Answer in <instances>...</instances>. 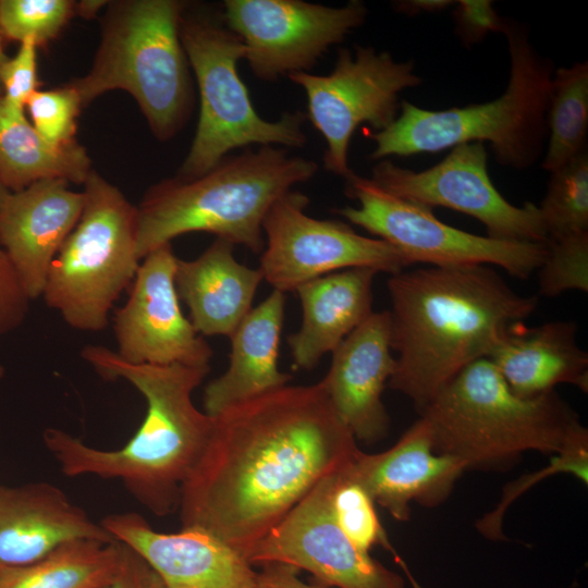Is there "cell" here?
<instances>
[{
	"mask_svg": "<svg viewBox=\"0 0 588 588\" xmlns=\"http://www.w3.org/2000/svg\"><path fill=\"white\" fill-rule=\"evenodd\" d=\"M213 417L209 440L185 480L179 513L246 559L324 477L359 451L320 382L285 385Z\"/></svg>",
	"mask_w": 588,
	"mask_h": 588,
	"instance_id": "obj_1",
	"label": "cell"
},
{
	"mask_svg": "<svg viewBox=\"0 0 588 588\" xmlns=\"http://www.w3.org/2000/svg\"><path fill=\"white\" fill-rule=\"evenodd\" d=\"M387 286L390 345L397 353L388 385L418 411L463 368L488 358L538 304L488 265L402 270Z\"/></svg>",
	"mask_w": 588,
	"mask_h": 588,
	"instance_id": "obj_2",
	"label": "cell"
},
{
	"mask_svg": "<svg viewBox=\"0 0 588 588\" xmlns=\"http://www.w3.org/2000/svg\"><path fill=\"white\" fill-rule=\"evenodd\" d=\"M81 356L102 379L130 382L146 400V416L118 450L90 446L59 428L44 431L46 448L69 477L118 479L156 516L175 512L213 427V417L192 399L210 366L131 364L103 345H87Z\"/></svg>",
	"mask_w": 588,
	"mask_h": 588,
	"instance_id": "obj_3",
	"label": "cell"
},
{
	"mask_svg": "<svg viewBox=\"0 0 588 588\" xmlns=\"http://www.w3.org/2000/svg\"><path fill=\"white\" fill-rule=\"evenodd\" d=\"M318 164L287 149L260 146L228 155L207 173L173 177L152 186L136 207V250L142 260L161 245L206 232L261 253L264 219L296 184L313 179Z\"/></svg>",
	"mask_w": 588,
	"mask_h": 588,
	"instance_id": "obj_4",
	"label": "cell"
},
{
	"mask_svg": "<svg viewBox=\"0 0 588 588\" xmlns=\"http://www.w3.org/2000/svg\"><path fill=\"white\" fill-rule=\"evenodd\" d=\"M418 412L434 453L468 469L503 466L528 451L559 454L583 426L555 391L515 395L489 358L463 368Z\"/></svg>",
	"mask_w": 588,
	"mask_h": 588,
	"instance_id": "obj_5",
	"label": "cell"
},
{
	"mask_svg": "<svg viewBox=\"0 0 588 588\" xmlns=\"http://www.w3.org/2000/svg\"><path fill=\"white\" fill-rule=\"evenodd\" d=\"M511 76L499 98L481 105L425 110L403 100L401 114L384 130L367 135L376 143L370 159L436 152L464 143L491 144L497 161L529 167L541 152L551 93L552 65L540 57L522 26L503 23Z\"/></svg>",
	"mask_w": 588,
	"mask_h": 588,
	"instance_id": "obj_6",
	"label": "cell"
},
{
	"mask_svg": "<svg viewBox=\"0 0 588 588\" xmlns=\"http://www.w3.org/2000/svg\"><path fill=\"white\" fill-rule=\"evenodd\" d=\"M110 3L91 69L70 84L83 106L106 91L130 93L154 135L167 140L182 128L193 106L189 64L180 36L186 4L177 0Z\"/></svg>",
	"mask_w": 588,
	"mask_h": 588,
	"instance_id": "obj_7",
	"label": "cell"
},
{
	"mask_svg": "<svg viewBox=\"0 0 588 588\" xmlns=\"http://www.w3.org/2000/svg\"><path fill=\"white\" fill-rule=\"evenodd\" d=\"M186 10V9H185ZM181 41L199 91V118L194 139L177 176L193 179L216 167L230 151L258 144L301 148L306 145V114L283 113L268 121L256 111L237 72L245 57L242 39L222 20L186 14L180 23Z\"/></svg>",
	"mask_w": 588,
	"mask_h": 588,
	"instance_id": "obj_8",
	"label": "cell"
},
{
	"mask_svg": "<svg viewBox=\"0 0 588 588\" xmlns=\"http://www.w3.org/2000/svg\"><path fill=\"white\" fill-rule=\"evenodd\" d=\"M81 218L52 261L42 297L72 329L102 331L109 313L132 284L136 250V206L91 171L84 183Z\"/></svg>",
	"mask_w": 588,
	"mask_h": 588,
	"instance_id": "obj_9",
	"label": "cell"
},
{
	"mask_svg": "<svg viewBox=\"0 0 588 588\" xmlns=\"http://www.w3.org/2000/svg\"><path fill=\"white\" fill-rule=\"evenodd\" d=\"M345 194L358 207L347 206L336 213L396 247L412 266L488 265L527 279L548 253V242L503 241L451 226L439 220L432 208L401 198L354 172L345 179Z\"/></svg>",
	"mask_w": 588,
	"mask_h": 588,
	"instance_id": "obj_10",
	"label": "cell"
},
{
	"mask_svg": "<svg viewBox=\"0 0 588 588\" xmlns=\"http://www.w3.org/2000/svg\"><path fill=\"white\" fill-rule=\"evenodd\" d=\"M289 78L307 97V114L326 140L323 167L344 180L353 171L348 148L353 133L362 123L377 131L397 117L399 94L420 84L412 62H399L387 51L355 46L338 51L333 70L326 75L299 72Z\"/></svg>",
	"mask_w": 588,
	"mask_h": 588,
	"instance_id": "obj_11",
	"label": "cell"
},
{
	"mask_svg": "<svg viewBox=\"0 0 588 588\" xmlns=\"http://www.w3.org/2000/svg\"><path fill=\"white\" fill-rule=\"evenodd\" d=\"M309 198L289 191L269 208L262 231L265 247L259 270L274 290L286 293L299 285L351 268L397 273L412 266L396 247L381 238L358 234L347 223L309 217Z\"/></svg>",
	"mask_w": 588,
	"mask_h": 588,
	"instance_id": "obj_12",
	"label": "cell"
},
{
	"mask_svg": "<svg viewBox=\"0 0 588 588\" xmlns=\"http://www.w3.org/2000/svg\"><path fill=\"white\" fill-rule=\"evenodd\" d=\"M221 16L243 41L249 70L260 81L309 72L366 20L364 2L328 7L304 0H225Z\"/></svg>",
	"mask_w": 588,
	"mask_h": 588,
	"instance_id": "obj_13",
	"label": "cell"
},
{
	"mask_svg": "<svg viewBox=\"0 0 588 588\" xmlns=\"http://www.w3.org/2000/svg\"><path fill=\"white\" fill-rule=\"evenodd\" d=\"M370 179L401 198L474 217L485 225L489 237L548 242L539 207L532 203L514 206L492 184L482 143L456 145L442 161L419 172L382 159L372 168Z\"/></svg>",
	"mask_w": 588,
	"mask_h": 588,
	"instance_id": "obj_14",
	"label": "cell"
},
{
	"mask_svg": "<svg viewBox=\"0 0 588 588\" xmlns=\"http://www.w3.org/2000/svg\"><path fill=\"white\" fill-rule=\"evenodd\" d=\"M336 473L322 478L254 546L248 562L292 565L331 588H405L399 573L356 548L338 525L331 503Z\"/></svg>",
	"mask_w": 588,
	"mask_h": 588,
	"instance_id": "obj_15",
	"label": "cell"
},
{
	"mask_svg": "<svg viewBox=\"0 0 588 588\" xmlns=\"http://www.w3.org/2000/svg\"><path fill=\"white\" fill-rule=\"evenodd\" d=\"M171 243L143 258L126 303L115 310L117 354L131 364L208 367L213 351L180 307Z\"/></svg>",
	"mask_w": 588,
	"mask_h": 588,
	"instance_id": "obj_16",
	"label": "cell"
},
{
	"mask_svg": "<svg viewBox=\"0 0 588 588\" xmlns=\"http://www.w3.org/2000/svg\"><path fill=\"white\" fill-rule=\"evenodd\" d=\"M100 524L140 555L164 588H253L257 572L248 560L201 528L160 532L134 512L110 514Z\"/></svg>",
	"mask_w": 588,
	"mask_h": 588,
	"instance_id": "obj_17",
	"label": "cell"
},
{
	"mask_svg": "<svg viewBox=\"0 0 588 588\" xmlns=\"http://www.w3.org/2000/svg\"><path fill=\"white\" fill-rule=\"evenodd\" d=\"M466 469L464 461L434 453L430 426L420 417L387 451L367 454L359 450L343 473L393 518L407 522L412 502L438 506Z\"/></svg>",
	"mask_w": 588,
	"mask_h": 588,
	"instance_id": "obj_18",
	"label": "cell"
},
{
	"mask_svg": "<svg viewBox=\"0 0 588 588\" xmlns=\"http://www.w3.org/2000/svg\"><path fill=\"white\" fill-rule=\"evenodd\" d=\"M84 201L83 192L51 179L10 193L0 207V246L32 301L42 295L50 266L76 226Z\"/></svg>",
	"mask_w": 588,
	"mask_h": 588,
	"instance_id": "obj_19",
	"label": "cell"
},
{
	"mask_svg": "<svg viewBox=\"0 0 588 588\" xmlns=\"http://www.w3.org/2000/svg\"><path fill=\"white\" fill-rule=\"evenodd\" d=\"M389 313H372L332 352L319 381L335 412L356 440L375 443L390 426L382 402L396 359L391 354Z\"/></svg>",
	"mask_w": 588,
	"mask_h": 588,
	"instance_id": "obj_20",
	"label": "cell"
},
{
	"mask_svg": "<svg viewBox=\"0 0 588 588\" xmlns=\"http://www.w3.org/2000/svg\"><path fill=\"white\" fill-rule=\"evenodd\" d=\"M78 538L117 541L52 483L0 485V565H32Z\"/></svg>",
	"mask_w": 588,
	"mask_h": 588,
	"instance_id": "obj_21",
	"label": "cell"
},
{
	"mask_svg": "<svg viewBox=\"0 0 588 588\" xmlns=\"http://www.w3.org/2000/svg\"><path fill=\"white\" fill-rule=\"evenodd\" d=\"M233 247L231 242L216 237L197 258H177L175 289L201 336L230 338L250 311L264 280L258 268H248L235 259Z\"/></svg>",
	"mask_w": 588,
	"mask_h": 588,
	"instance_id": "obj_22",
	"label": "cell"
},
{
	"mask_svg": "<svg viewBox=\"0 0 588 588\" xmlns=\"http://www.w3.org/2000/svg\"><path fill=\"white\" fill-rule=\"evenodd\" d=\"M377 273L372 268H351L310 280L295 290L302 323L287 338L295 369H313L373 313L372 283Z\"/></svg>",
	"mask_w": 588,
	"mask_h": 588,
	"instance_id": "obj_23",
	"label": "cell"
},
{
	"mask_svg": "<svg viewBox=\"0 0 588 588\" xmlns=\"http://www.w3.org/2000/svg\"><path fill=\"white\" fill-rule=\"evenodd\" d=\"M510 390L532 399L568 383L588 391V354L577 343V324L556 320L515 326L488 357Z\"/></svg>",
	"mask_w": 588,
	"mask_h": 588,
	"instance_id": "obj_24",
	"label": "cell"
},
{
	"mask_svg": "<svg viewBox=\"0 0 588 588\" xmlns=\"http://www.w3.org/2000/svg\"><path fill=\"white\" fill-rule=\"evenodd\" d=\"M285 298V293L273 290L232 333L229 367L205 388V413L215 416L229 406L287 385L291 375L278 367Z\"/></svg>",
	"mask_w": 588,
	"mask_h": 588,
	"instance_id": "obj_25",
	"label": "cell"
},
{
	"mask_svg": "<svg viewBox=\"0 0 588 588\" xmlns=\"http://www.w3.org/2000/svg\"><path fill=\"white\" fill-rule=\"evenodd\" d=\"M91 171L83 146L77 143L65 147L51 145L28 122L25 113L10 111L0 97V182L10 193L41 180L84 184Z\"/></svg>",
	"mask_w": 588,
	"mask_h": 588,
	"instance_id": "obj_26",
	"label": "cell"
},
{
	"mask_svg": "<svg viewBox=\"0 0 588 588\" xmlns=\"http://www.w3.org/2000/svg\"><path fill=\"white\" fill-rule=\"evenodd\" d=\"M122 562V543L78 538L24 566L9 588H108Z\"/></svg>",
	"mask_w": 588,
	"mask_h": 588,
	"instance_id": "obj_27",
	"label": "cell"
},
{
	"mask_svg": "<svg viewBox=\"0 0 588 588\" xmlns=\"http://www.w3.org/2000/svg\"><path fill=\"white\" fill-rule=\"evenodd\" d=\"M546 123L550 137L542 168L553 172L584 151L588 128L587 62L555 71Z\"/></svg>",
	"mask_w": 588,
	"mask_h": 588,
	"instance_id": "obj_28",
	"label": "cell"
},
{
	"mask_svg": "<svg viewBox=\"0 0 588 588\" xmlns=\"http://www.w3.org/2000/svg\"><path fill=\"white\" fill-rule=\"evenodd\" d=\"M551 173L539 207L549 240L588 232V155L581 151Z\"/></svg>",
	"mask_w": 588,
	"mask_h": 588,
	"instance_id": "obj_29",
	"label": "cell"
},
{
	"mask_svg": "<svg viewBox=\"0 0 588 588\" xmlns=\"http://www.w3.org/2000/svg\"><path fill=\"white\" fill-rule=\"evenodd\" d=\"M343 469L335 475L331 498L333 514L342 531L360 551L369 553L371 548L381 546L391 552L412 587L422 588L390 542L377 515L373 500L359 485L347 479Z\"/></svg>",
	"mask_w": 588,
	"mask_h": 588,
	"instance_id": "obj_30",
	"label": "cell"
},
{
	"mask_svg": "<svg viewBox=\"0 0 588 588\" xmlns=\"http://www.w3.org/2000/svg\"><path fill=\"white\" fill-rule=\"evenodd\" d=\"M74 8L69 0H0V33L10 40L46 44L60 33Z\"/></svg>",
	"mask_w": 588,
	"mask_h": 588,
	"instance_id": "obj_31",
	"label": "cell"
},
{
	"mask_svg": "<svg viewBox=\"0 0 588 588\" xmlns=\"http://www.w3.org/2000/svg\"><path fill=\"white\" fill-rule=\"evenodd\" d=\"M538 268L539 294L555 297L566 291L588 292V232L548 241Z\"/></svg>",
	"mask_w": 588,
	"mask_h": 588,
	"instance_id": "obj_32",
	"label": "cell"
},
{
	"mask_svg": "<svg viewBox=\"0 0 588 588\" xmlns=\"http://www.w3.org/2000/svg\"><path fill=\"white\" fill-rule=\"evenodd\" d=\"M559 473L575 475L587 485L588 481V431L581 426L572 437L565 448L556 454L551 464L539 473L530 475L529 478L517 480L504 489L503 497L499 505L489 514L485 515L478 523V530L492 540L504 539L502 532V520L507 506L530 485L541 477Z\"/></svg>",
	"mask_w": 588,
	"mask_h": 588,
	"instance_id": "obj_33",
	"label": "cell"
},
{
	"mask_svg": "<svg viewBox=\"0 0 588 588\" xmlns=\"http://www.w3.org/2000/svg\"><path fill=\"white\" fill-rule=\"evenodd\" d=\"M82 107L78 93L69 84L56 89H37L25 108L42 138L53 146L65 147L76 143V119Z\"/></svg>",
	"mask_w": 588,
	"mask_h": 588,
	"instance_id": "obj_34",
	"label": "cell"
},
{
	"mask_svg": "<svg viewBox=\"0 0 588 588\" xmlns=\"http://www.w3.org/2000/svg\"><path fill=\"white\" fill-rule=\"evenodd\" d=\"M37 47L32 39L20 42L16 54L9 57L2 66L1 98L12 112L24 113L28 99L37 90Z\"/></svg>",
	"mask_w": 588,
	"mask_h": 588,
	"instance_id": "obj_35",
	"label": "cell"
},
{
	"mask_svg": "<svg viewBox=\"0 0 588 588\" xmlns=\"http://www.w3.org/2000/svg\"><path fill=\"white\" fill-rule=\"evenodd\" d=\"M30 301L0 246V335L10 333L23 324Z\"/></svg>",
	"mask_w": 588,
	"mask_h": 588,
	"instance_id": "obj_36",
	"label": "cell"
},
{
	"mask_svg": "<svg viewBox=\"0 0 588 588\" xmlns=\"http://www.w3.org/2000/svg\"><path fill=\"white\" fill-rule=\"evenodd\" d=\"M491 3L486 0L458 1L455 19L463 40L473 44L489 32H502L504 21L498 16Z\"/></svg>",
	"mask_w": 588,
	"mask_h": 588,
	"instance_id": "obj_37",
	"label": "cell"
},
{
	"mask_svg": "<svg viewBox=\"0 0 588 588\" xmlns=\"http://www.w3.org/2000/svg\"><path fill=\"white\" fill-rule=\"evenodd\" d=\"M120 542V541H119ZM122 543V542H121ZM109 588H164L160 577L146 561L122 543V562Z\"/></svg>",
	"mask_w": 588,
	"mask_h": 588,
	"instance_id": "obj_38",
	"label": "cell"
},
{
	"mask_svg": "<svg viewBox=\"0 0 588 588\" xmlns=\"http://www.w3.org/2000/svg\"><path fill=\"white\" fill-rule=\"evenodd\" d=\"M256 573L253 588H331L310 585L299 578V569L282 563H265Z\"/></svg>",
	"mask_w": 588,
	"mask_h": 588,
	"instance_id": "obj_39",
	"label": "cell"
},
{
	"mask_svg": "<svg viewBox=\"0 0 588 588\" xmlns=\"http://www.w3.org/2000/svg\"><path fill=\"white\" fill-rule=\"evenodd\" d=\"M452 1L446 0H415V1H399L397 4H394V7L397 9V11L406 13V14H416L420 11L424 12H436L441 11L449 5H451Z\"/></svg>",
	"mask_w": 588,
	"mask_h": 588,
	"instance_id": "obj_40",
	"label": "cell"
},
{
	"mask_svg": "<svg viewBox=\"0 0 588 588\" xmlns=\"http://www.w3.org/2000/svg\"><path fill=\"white\" fill-rule=\"evenodd\" d=\"M108 1L101 0H84L79 4H75L77 13L85 17L91 19L98 13V11L106 4Z\"/></svg>",
	"mask_w": 588,
	"mask_h": 588,
	"instance_id": "obj_41",
	"label": "cell"
},
{
	"mask_svg": "<svg viewBox=\"0 0 588 588\" xmlns=\"http://www.w3.org/2000/svg\"><path fill=\"white\" fill-rule=\"evenodd\" d=\"M22 568L0 565V588H9L20 575Z\"/></svg>",
	"mask_w": 588,
	"mask_h": 588,
	"instance_id": "obj_42",
	"label": "cell"
},
{
	"mask_svg": "<svg viewBox=\"0 0 588 588\" xmlns=\"http://www.w3.org/2000/svg\"><path fill=\"white\" fill-rule=\"evenodd\" d=\"M8 59H9V57L7 56V53L4 51V48H3V37L1 35V33H0V74H1L2 66L4 65V63L7 62ZM0 97H2L1 79H0Z\"/></svg>",
	"mask_w": 588,
	"mask_h": 588,
	"instance_id": "obj_43",
	"label": "cell"
},
{
	"mask_svg": "<svg viewBox=\"0 0 588 588\" xmlns=\"http://www.w3.org/2000/svg\"><path fill=\"white\" fill-rule=\"evenodd\" d=\"M10 192L4 187V185L0 182V207L3 205L4 200L9 196Z\"/></svg>",
	"mask_w": 588,
	"mask_h": 588,
	"instance_id": "obj_44",
	"label": "cell"
},
{
	"mask_svg": "<svg viewBox=\"0 0 588 588\" xmlns=\"http://www.w3.org/2000/svg\"><path fill=\"white\" fill-rule=\"evenodd\" d=\"M4 375H5V368L2 365H0V381L3 379Z\"/></svg>",
	"mask_w": 588,
	"mask_h": 588,
	"instance_id": "obj_45",
	"label": "cell"
},
{
	"mask_svg": "<svg viewBox=\"0 0 588 588\" xmlns=\"http://www.w3.org/2000/svg\"><path fill=\"white\" fill-rule=\"evenodd\" d=\"M109 588V587H108Z\"/></svg>",
	"mask_w": 588,
	"mask_h": 588,
	"instance_id": "obj_46",
	"label": "cell"
}]
</instances>
